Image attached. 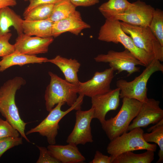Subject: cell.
<instances>
[{"label":"cell","mask_w":163,"mask_h":163,"mask_svg":"<svg viewBox=\"0 0 163 163\" xmlns=\"http://www.w3.org/2000/svg\"><path fill=\"white\" fill-rule=\"evenodd\" d=\"M25 80L16 76L5 82L0 87V113L28 142L30 141L25 132L27 123L21 118L15 101L17 91L26 84Z\"/></svg>","instance_id":"cell-1"},{"label":"cell","mask_w":163,"mask_h":163,"mask_svg":"<svg viewBox=\"0 0 163 163\" xmlns=\"http://www.w3.org/2000/svg\"><path fill=\"white\" fill-rule=\"evenodd\" d=\"M98 40L116 44L120 43L141 62L145 67L154 59V56L137 47L130 36L121 28L120 21L115 19H106L101 27L98 36Z\"/></svg>","instance_id":"cell-2"},{"label":"cell","mask_w":163,"mask_h":163,"mask_svg":"<svg viewBox=\"0 0 163 163\" xmlns=\"http://www.w3.org/2000/svg\"><path fill=\"white\" fill-rule=\"evenodd\" d=\"M145 67L141 73L132 81L121 79L117 81V88L120 90V98H133L142 103L148 100V81L154 73L158 71L163 72V65L155 59Z\"/></svg>","instance_id":"cell-3"},{"label":"cell","mask_w":163,"mask_h":163,"mask_svg":"<svg viewBox=\"0 0 163 163\" xmlns=\"http://www.w3.org/2000/svg\"><path fill=\"white\" fill-rule=\"evenodd\" d=\"M142 102L134 99L124 97L119 112L113 117L101 124L108 139L111 140L127 132L131 122L136 116Z\"/></svg>","instance_id":"cell-4"},{"label":"cell","mask_w":163,"mask_h":163,"mask_svg":"<svg viewBox=\"0 0 163 163\" xmlns=\"http://www.w3.org/2000/svg\"><path fill=\"white\" fill-rule=\"evenodd\" d=\"M48 74L50 80L44 95L46 110L50 112L60 102H64L70 107L73 105L78 98L77 85L69 82L51 72H49Z\"/></svg>","instance_id":"cell-5"},{"label":"cell","mask_w":163,"mask_h":163,"mask_svg":"<svg viewBox=\"0 0 163 163\" xmlns=\"http://www.w3.org/2000/svg\"><path fill=\"white\" fill-rule=\"evenodd\" d=\"M84 96L79 95L74 104L66 110H61L62 107L66 103L60 102L51 110L47 116L38 125L27 131L26 135L38 133L45 136L49 145L55 144L56 137L59 128V123L65 115L73 110L81 109Z\"/></svg>","instance_id":"cell-6"},{"label":"cell","mask_w":163,"mask_h":163,"mask_svg":"<svg viewBox=\"0 0 163 163\" xmlns=\"http://www.w3.org/2000/svg\"><path fill=\"white\" fill-rule=\"evenodd\" d=\"M143 130L141 127L134 128L110 140L107 150L112 161L120 154L129 151L146 150L155 152L157 145L146 142L144 140Z\"/></svg>","instance_id":"cell-7"},{"label":"cell","mask_w":163,"mask_h":163,"mask_svg":"<svg viewBox=\"0 0 163 163\" xmlns=\"http://www.w3.org/2000/svg\"><path fill=\"white\" fill-rule=\"evenodd\" d=\"M121 28L130 35L135 45L139 49L163 61V46L151 32L149 26H137L120 21Z\"/></svg>","instance_id":"cell-8"},{"label":"cell","mask_w":163,"mask_h":163,"mask_svg":"<svg viewBox=\"0 0 163 163\" xmlns=\"http://www.w3.org/2000/svg\"><path fill=\"white\" fill-rule=\"evenodd\" d=\"M94 59L97 62L108 63L110 68L114 71H117L118 74L126 71L127 76L140 71V68L137 66H145L129 51L125 49L121 52L110 50L107 54L98 55Z\"/></svg>","instance_id":"cell-9"},{"label":"cell","mask_w":163,"mask_h":163,"mask_svg":"<svg viewBox=\"0 0 163 163\" xmlns=\"http://www.w3.org/2000/svg\"><path fill=\"white\" fill-rule=\"evenodd\" d=\"M114 71L111 68L101 72H96L90 79L77 84L78 94L91 98L106 93L111 90L110 84L114 77Z\"/></svg>","instance_id":"cell-10"},{"label":"cell","mask_w":163,"mask_h":163,"mask_svg":"<svg viewBox=\"0 0 163 163\" xmlns=\"http://www.w3.org/2000/svg\"><path fill=\"white\" fill-rule=\"evenodd\" d=\"M94 110L91 108L85 111L80 109L75 112V123L72 132L66 140L68 143L76 145H85L87 143L93 142L91 133V123L94 119Z\"/></svg>","instance_id":"cell-11"},{"label":"cell","mask_w":163,"mask_h":163,"mask_svg":"<svg viewBox=\"0 0 163 163\" xmlns=\"http://www.w3.org/2000/svg\"><path fill=\"white\" fill-rule=\"evenodd\" d=\"M155 10L150 5L139 0L131 3L123 13L113 19L133 25L149 26Z\"/></svg>","instance_id":"cell-12"},{"label":"cell","mask_w":163,"mask_h":163,"mask_svg":"<svg viewBox=\"0 0 163 163\" xmlns=\"http://www.w3.org/2000/svg\"><path fill=\"white\" fill-rule=\"evenodd\" d=\"M160 103L159 101L153 98H148L142 102L139 113L129 125L127 131L136 128H145L163 119V110L160 107Z\"/></svg>","instance_id":"cell-13"},{"label":"cell","mask_w":163,"mask_h":163,"mask_svg":"<svg viewBox=\"0 0 163 163\" xmlns=\"http://www.w3.org/2000/svg\"><path fill=\"white\" fill-rule=\"evenodd\" d=\"M120 90L117 88L102 94L91 98L94 118L97 119L101 124L105 120L107 113L116 110L120 105Z\"/></svg>","instance_id":"cell-14"},{"label":"cell","mask_w":163,"mask_h":163,"mask_svg":"<svg viewBox=\"0 0 163 163\" xmlns=\"http://www.w3.org/2000/svg\"><path fill=\"white\" fill-rule=\"evenodd\" d=\"M53 40L52 37L47 38L33 37L22 33L18 35L16 39L14 44L15 51L31 56L46 53Z\"/></svg>","instance_id":"cell-15"},{"label":"cell","mask_w":163,"mask_h":163,"mask_svg":"<svg viewBox=\"0 0 163 163\" xmlns=\"http://www.w3.org/2000/svg\"><path fill=\"white\" fill-rule=\"evenodd\" d=\"M90 27L82 20L80 12L76 10L69 17L53 22L52 36L56 38L67 32L78 35L83 30Z\"/></svg>","instance_id":"cell-16"},{"label":"cell","mask_w":163,"mask_h":163,"mask_svg":"<svg viewBox=\"0 0 163 163\" xmlns=\"http://www.w3.org/2000/svg\"><path fill=\"white\" fill-rule=\"evenodd\" d=\"M65 145H49L47 148L52 155L60 163H78L85 160L77 145L72 143Z\"/></svg>","instance_id":"cell-17"},{"label":"cell","mask_w":163,"mask_h":163,"mask_svg":"<svg viewBox=\"0 0 163 163\" xmlns=\"http://www.w3.org/2000/svg\"><path fill=\"white\" fill-rule=\"evenodd\" d=\"M47 62L56 66L63 73L67 81L77 85L78 83V73L81 64L76 59H68L58 55L53 59H48Z\"/></svg>","instance_id":"cell-18"},{"label":"cell","mask_w":163,"mask_h":163,"mask_svg":"<svg viewBox=\"0 0 163 163\" xmlns=\"http://www.w3.org/2000/svg\"><path fill=\"white\" fill-rule=\"evenodd\" d=\"M48 59L29 55L16 51L2 57L0 61V72H2L14 66H22L29 64H42L47 62Z\"/></svg>","instance_id":"cell-19"},{"label":"cell","mask_w":163,"mask_h":163,"mask_svg":"<svg viewBox=\"0 0 163 163\" xmlns=\"http://www.w3.org/2000/svg\"><path fill=\"white\" fill-rule=\"evenodd\" d=\"M23 20L9 7L0 9V36L9 32L13 27L18 35L23 33Z\"/></svg>","instance_id":"cell-20"},{"label":"cell","mask_w":163,"mask_h":163,"mask_svg":"<svg viewBox=\"0 0 163 163\" xmlns=\"http://www.w3.org/2000/svg\"><path fill=\"white\" fill-rule=\"evenodd\" d=\"M53 22L48 19L39 21L23 20V33L30 36L34 35L42 38L51 37Z\"/></svg>","instance_id":"cell-21"},{"label":"cell","mask_w":163,"mask_h":163,"mask_svg":"<svg viewBox=\"0 0 163 163\" xmlns=\"http://www.w3.org/2000/svg\"><path fill=\"white\" fill-rule=\"evenodd\" d=\"M131 4L127 0H109L101 4L98 10L106 19H111L123 13Z\"/></svg>","instance_id":"cell-22"},{"label":"cell","mask_w":163,"mask_h":163,"mask_svg":"<svg viewBox=\"0 0 163 163\" xmlns=\"http://www.w3.org/2000/svg\"><path fill=\"white\" fill-rule=\"evenodd\" d=\"M147 131L150 133H143V138L146 142H154L158 146L159 158L156 163L163 161V119L149 128Z\"/></svg>","instance_id":"cell-23"},{"label":"cell","mask_w":163,"mask_h":163,"mask_svg":"<svg viewBox=\"0 0 163 163\" xmlns=\"http://www.w3.org/2000/svg\"><path fill=\"white\" fill-rule=\"evenodd\" d=\"M154 152L150 150L141 154L126 152L116 157L112 163H151L154 159Z\"/></svg>","instance_id":"cell-24"},{"label":"cell","mask_w":163,"mask_h":163,"mask_svg":"<svg viewBox=\"0 0 163 163\" xmlns=\"http://www.w3.org/2000/svg\"><path fill=\"white\" fill-rule=\"evenodd\" d=\"M76 8L69 0H62L54 4L52 14L48 19L54 22L66 18L76 11Z\"/></svg>","instance_id":"cell-25"},{"label":"cell","mask_w":163,"mask_h":163,"mask_svg":"<svg viewBox=\"0 0 163 163\" xmlns=\"http://www.w3.org/2000/svg\"><path fill=\"white\" fill-rule=\"evenodd\" d=\"M54 4H44L38 5L24 15V19L28 21L47 19L52 14Z\"/></svg>","instance_id":"cell-26"},{"label":"cell","mask_w":163,"mask_h":163,"mask_svg":"<svg viewBox=\"0 0 163 163\" xmlns=\"http://www.w3.org/2000/svg\"><path fill=\"white\" fill-rule=\"evenodd\" d=\"M154 35L163 46V11L156 8L153 12L149 26Z\"/></svg>","instance_id":"cell-27"},{"label":"cell","mask_w":163,"mask_h":163,"mask_svg":"<svg viewBox=\"0 0 163 163\" xmlns=\"http://www.w3.org/2000/svg\"><path fill=\"white\" fill-rule=\"evenodd\" d=\"M11 36L10 32L0 36V57H3L15 51L14 44L9 42Z\"/></svg>","instance_id":"cell-28"},{"label":"cell","mask_w":163,"mask_h":163,"mask_svg":"<svg viewBox=\"0 0 163 163\" xmlns=\"http://www.w3.org/2000/svg\"><path fill=\"white\" fill-rule=\"evenodd\" d=\"M22 144V137H8L0 139V158L8 149Z\"/></svg>","instance_id":"cell-29"},{"label":"cell","mask_w":163,"mask_h":163,"mask_svg":"<svg viewBox=\"0 0 163 163\" xmlns=\"http://www.w3.org/2000/svg\"><path fill=\"white\" fill-rule=\"evenodd\" d=\"M20 133L8 121L0 118V139L19 137Z\"/></svg>","instance_id":"cell-30"},{"label":"cell","mask_w":163,"mask_h":163,"mask_svg":"<svg viewBox=\"0 0 163 163\" xmlns=\"http://www.w3.org/2000/svg\"><path fill=\"white\" fill-rule=\"evenodd\" d=\"M37 147L40 151V155L37 163H60L52 155L47 148L37 145Z\"/></svg>","instance_id":"cell-31"},{"label":"cell","mask_w":163,"mask_h":163,"mask_svg":"<svg viewBox=\"0 0 163 163\" xmlns=\"http://www.w3.org/2000/svg\"><path fill=\"white\" fill-rule=\"evenodd\" d=\"M62 0H29V4L25 9L23 15L35 7L41 5L54 4Z\"/></svg>","instance_id":"cell-32"},{"label":"cell","mask_w":163,"mask_h":163,"mask_svg":"<svg viewBox=\"0 0 163 163\" xmlns=\"http://www.w3.org/2000/svg\"><path fill=\"white\" fill-rule=\"evenodd\" d=\"M112 158L110 156L103 154L98 151L95 152L94 158L90 163H112Z\"/></svg>","instance_id":"cell-33"},{"label":"cell","mask_w":163,"mask_h":163,"mask_svg":"<svg viewBox=\"0 0 163 163\" xmlns=\"http://www.w3.org/2000/svg\"><path fill=\"white\" fill-rule=\"evenodd\" d=\"M76 7H88L94 5L99 2V0H69Z\"/></svg>","instance_id":"cell-34"},{"label":"cell","mask_w":163,"mask_h":163,"mask_svg":"<svg viewBox=\"0 0 163 163\" xmlns=\"http://www.w3.org/2000/svg\"><path fill=\"white\" fill-rule=\"evenodd\" d=\"M17 4L16 0H0V9L7 7L14 6Z\"/></svg>","instance_id":"cell-35"},{"label":"cell","mask_w":163,"mask_h":163,"mask_svg":"<svg viewBox=\"0 0 163 163\" xmlns=\"http://www.w3.org/2000/svg\"><path fill=\"white\" fill-rule=\"evenodd\" d=\"M25 1H29V0H24Z\"/></svg>","instance_id":"cell-36"}]
</instances>
